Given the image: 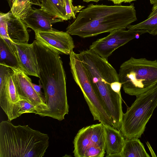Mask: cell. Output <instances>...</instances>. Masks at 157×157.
Listing matches in <instances>:
<instances>
[{
	"label": "cell",
	"mask_w": 157,
	"mask_h": 157,
	"mask_svg": "<svg viewBox=\"0 0 157 157\" xmlns=\"http://www.w3.org/2000/svg\"><path fill=\"white\" fill-rule=\"evenodd\" d=\"M73 153L75 157H103L105 151V131L101 123L84 127L75 137Z\"/></svg>",
	"instance_id": "8992f818"
},
{
	"label": "cell",
	"mask_w": 157,
	"mask_h": 157,
	"mask_svg": "<svg viewBox=\"0 0 157 157\" xmlns=\"http://www.w3.org/2000/svg\"><path fill=\"white\" fill-rule=\"evenodd\" d=\"M73 0H65V9L67 20L72 18L74 19L76 18L77 13L85 7L83 6L78 5L74 6L72 4Z\"/></svg>",
	"instance_id": "44dd1931"
},
{
	"label": "cell",
	"mask_w": 157,
	"mask_h": 157,
	"mask_svg": "<svg viewBox=\"0 0 157 157\" xmlns=\"http://www.w3.org/2000/svg\"><path fill=\"white\" fill-rule=\"evenodd\" d=\"M102 0H83L84 2H98L99 1H101Z\"/></svg>",
	"instance_id": "4316f807"
},
{
	"label": "cell",
	"mask_w": 157,
	"mask_h": 157,
	"mask_svg": "<svg viewBox=\"0 0 157 157\" xmlns=\"http://www.w3.org/2000/svg\"><path fill=\"white\" fill-rule=\"evenodd\" d=\"M39 85H36L31 82V84L34 89L38 94L41 98L43 101L45 103V98L44 95H43V93L42 92L41 89L42 88V86L41 84L40 80H39Z\"/></svg>",
	"instance_id": "603a6c76"
},
{
	"label": "cell",
	"mask_w": 157,
	"mask_h": 157,
	"mask_svg": "<svg viewBox=\"0 0 157 157\" xmlns=\"http://www.w3.org/2000/svg\"><path fill=\"white\" fill-rule=\"evenodd\" d=\"M118 75L124 92L137 96L157 83V60L131 57L121 65Z\"/></svg>",
	"instance_id": "3957f363"
},
{
	"label": "cell",
	"mask_w": 157,
	"mask_h": 157,
	"mask_svg": "<svg viewBox=\"0 0 157 157\" xmlns=\"http://www.w3.org/2000/svg\"><path fill=\"white\" fill-rule=\"evenodd\" d=\"M13 71L9 73L6 81L0 83V106L10 121L21 115L20 98L13 78Z\"/></svg>",
	"instance_id": "30bf717a"
},
{
	"label": "cell",
	"mask_w": 157,
	"mask_h": 157,
	"mask_svg": "<svg viewBox=\"0 0 157 157\" xmlns=\"http://www.w3.org/2000/svg\"><path fill=\"white\" fill-rule=\"evenodd\" d=\"M150 3L151 4H154L157 2V0H150Z\"/></svg>",
	"instance_id": "83f0119b"
},
{
	"label": "cell",
	"mask_w": 157,
	"mask_h": 157,
	"mask_svg": "<svg viewBox=\"0 0 157 157\" xmlns=\"http://www.w3.org/2000/svg\"><path fill=\"white\" fill-rule=\"evenodd\" d=\"M40 8L62 20L67 21L65 8L60 0H39Z\"/></svg>",
	"instance_id": "e0dca14e"
},
{
	"label": "cell",
	"mask_w": 157,
	"mask_h": 157,
	"mask_svg": "<svg viewBox=\"0 0 157 157\" xmlns=\"http://www.w3.org/2000/svg\"><path fill=\"white\" fill-rule=\"evenodd\" d=\"M32 4L30 0H14L10 11L14 17L24 20L32 9Z\"/></svg>",
	"instance_id": "ac0fdd59"
},
{
	"label": "cell",
	"mask_w": 157,
	"mask_h": 157,
	"mask_svg": "<svg viewBox=\"0 0 157 157\" xmlns=\"http://www.w3.org/2000/svg\"><path fill=\"white\" fill-rule=\"evenodd\" d=\"M123 113L120 131L125 139L140 138L157 106V83L137 96Z\"/></svg>",
	"instance_id": "277c9868"
},
{
	"label": "cell",
	"mask_w": 157,
	"mask_h": 157,
	"mask_svg": "<svg viewBox=\"0 0 157 157\" xmlns=\"http://www.w3.org/2000/svg\"><path fill=\"white\" fill-rule=\"evenodd\" d=\"M130 30H144L154 36L157 35V2L153 4L152 11L144 21L126 28Z\"/></svg>",
	"instance_id": "2e32d148"
},
{
	"label": "cell",
	"mask_w": 157,
	"mask_h": 157,
	"mask_svg": "<svg viewBox=\"0 0 157 157\" xmlns=\"http://www.w3.org/2000/svg\"><path fill=\"white\" fill-rule=\"evenodd\" d=\"M9 6L11 8L12 6L14 0H6Z\"/></svg>",
	"instance_id": "484cf974"
},
{
	"label": "cell",
	"mask_w": 157,
	"mask_h": 157,
	"mask_svg": "<svg viewBox=\"0 0 157 157\" xmlns=\"http://www.w3.org/2000/svg\"><path fill=\"white\" fill-rule=\"evenodd\" d=\"M12 13H0V38L3 39L10 49L12 52V43L7 32V23Z\"/></svg>",
	"instance_id": "ffe728a7"
},
{
	"label": "cell",
	"mask_w": 157,
	"mask_h": 157,
	"mask_svg": "<svg viewBox=\"0 0 157 157\" xmlns=\"http://www.w3.org/2000/svg\"><path fill=\"white\" fill-rule=\"evenodd\" d=\"M120 157H150L138 138L125 139Z\"/></svg>",
	"instance_id": "9a60e30c"
},
{
	"label": "cell",
	"mask_w": 157,
	"mask_h": 157,
	"mask_svg": "<svg viewBox=\"0 0 157 157\" xmlns=\"http://www.w3.org/2000/svg\"><path fill=\"white\" fill-rule=\"evenodd\" d=\"M23 20L27 27L31 28L34 32L53 30V24L63 21L41 8L32 9Z\"/></svg>",
	"instance_id": "7c38bea8"
},
{
	"label": "cell",
	"mask_w": 157,
	"mask_h": 157,
	"mask_svg": "<svg viewBox=\"0 0 157 157\" xmlns=\"http://www.w3.org/2000/svg\"><path fill=\"white\" fill-rule=\"evenodd\" d=\"M12 51L19 67L28 75L39 77L40 69L33 44L12 42Z\"/></svg>",
	"instance_id": "8fae6325"
},
{
	"label": "cell",
	"mask_w": 157,
	"mask_h": 157,
	"mask_svg": "<svg viewBox=\"0 0 157 157\" xmlns=\"http://www.w3.org/2000/svg\"><path fill=\"white\" fill-rule=\"evenodd\" d=\"M137 20L133 3L128 6L91 3L79 12L66 32L86 38L116 29H125Z\"/></svg>",
	"instance_id": "6da1fadb"
},
{
	"label": "cell",
	"mask_w": 157,
	"mask_h": 157,
	"mask_svg": "<svg viewBox=\"0 0 157 157\" xmlns=\"http://www.w3.org/2000/svg\"><path fill=\"white\" fill-rule=\"evenodd\" d=\"M63 6L65 8V0H60Z\"/></svg>",
	"instance_id": "f1b7e54d"
},
{
	"label": "cell",
	"mask_w": 157,
	"mask_h": 157,
	"mask_svg": "<svg viewBox=\"0 0 157 157\" xmlns=\"http://www.w3.org/2000/svg\"><path fill=\"white\" fill-rule=\"evenodd\" d=\"M33 4L40 6V3L39 0H30Z\"/></svg>",
	"instance_id": "d4e9b609"
},
{
	"label": "cell",
	"mask_w": 157,
	"mask_h": 157,
	"mask_svg": "<svg viewBox=\"0 0 157 157\" xmlns=\"http://www.w3.org/2000/svg\"><path fill=\"white\" fill-rule=\"evenodd\" d=\"M13 78L20 99L35 106L36 114L40 115L48 110V106L34 89L31 79L19 67H11Z\"/></svg>",
	"instance_id": "ba28073f"
},
{
	"label": "cell",
	"mask_w": 157,
	"mask_h": 157,
	"mask_svg": "<svg viewBox=\"0 0 157 157\" xmlns=\"http://www.w3.org/2000/svg\"><path fill=\"white\" fill-rule=\"evenodd\" d=\"M105 148L107 157H120L124 142L121 131L110 125H104Z\"/></svg>",
	"instance_id": "4fadbf2b"
},
{
	"label": "cell",
	"mask_w": 157,
	"mask_h": 157,
	"mask_svg": "<svg viewBox=\"0 0 157 157\" xmlns=\"http://www.w3.org/2000/svg\"><path fill=\"white\" fill-rule=\"evenodd\" d=\"M49 137L28 125H15L8 120L0 123V157H42Z\"/></svg>",
	"instance_id": "7a4b0ae2"
},
{
	"label": "cell",
	"mask_w": 157,
	"mask_h": 157,
	"mask_svg": "<svg viewBox=\"0 0 157 157\" xmlns=\"http://www.w3.org/2000/svg\"><path fill=\"white\" fill-rule=\"evenodd\" d=\"M34 32L36 40L59 55H69L75 47L72 37L67 32L54 29Z\"/></svg>",
	"instance_id": "9c48e42d"
},
{
	"label": "cell",
	"mask_w": 157,
	"mask_h": 157,
	"mask_svg": "<svg viewBox=\"0 0 157 157\" xmlns=\"http://www.w3.org/2000/svg\"><path fill=\"white\" fill-rule=\"evenodd\" d=\"M147 33L144 30H125L118 29L110 32L107 36L93 42L89 50L102 58L107 59L117 49L141 34Z\"/></svg>",
	"instance_id": "52a82bcc"
},
{
	"label": "cell",
	"mask_w": 157,
	"mask_h": 157,
	"mask_svg": "<svg viewBox=\"0 0 157 157\" xmlns=\"http://www.w3.org/2000/svg\"><path fill=\"white\" fill-rule=\"evenodd\" d=\"M21 115L24 113H33L36 114L37 110L36 107L26 101L20 100L19 101Z\"/></svg>",
	"instance_id": "7402d4cb"
},
{
	"label": "cell",
	"mask_w": 157,
	"mask_h": 157,
	"mask_svg": "<svg viewBox=\"0 0 157 157\" xmlns=\"http://www.w3.org/2000/svg\"><path fill=\"white\" fill-rule=\"evenodd\" d=\"M27 28L23 20L14 17L11 13L7 23V32L12 42L28 43L29 35Z\"/></svg>",
	"instance_id": "5bb4252c"
},
{
	"label": "cell",
	"mask_w": 157,
	"mask_h": 157,
	"mask_svg": "<svg viewBox=\"0 0 157 157\" xmlns=\"http://www.w3.org/2000/svg\"><path fill=\"white\" fill-rule=\"evenodd\" d=\"M69 56L73 77L83 94L94 120L98 121L104 125L113 127L112 119L92 86L86 69L77 54L72 51Z\"/></svg>",
	"instance_id": "5b68a950"
},
{
	"label": "cell",
	"mask_w": 157,
	"mask_h": 157,
	"mask_svg": "<svg viewBox=\"0 0 157 157\" xmlns=\"http://www.w3.org/2000/svg\"><path fill=\"white\" fill-rule=\"evenodd\" d=\"M112 2L114 4L119 5L123 2L129 3L136 0H108Z\"/></svg>",
	"instance_id": "cb8c5ba5"
},
{
	"label": "cell",
	"mask_w": 157,
	"mask_h": 157,
	"mask_svg": "<svg viewBox=\"0 0 157 157\" xmlns=\"http://www.w3.org/2000/svg\"><path fill=\"white\" fill-rule=\"evenodd\" d=\"M0 64L9 67H19L17 60L5 40L0 38Z\"/></svg>",
	"instance_id": "d6986e66"
}]
</instances>
